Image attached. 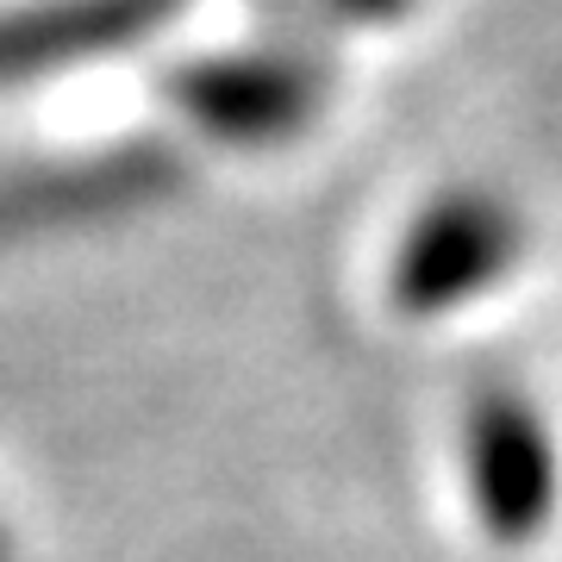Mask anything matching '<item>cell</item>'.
I'll return each instance as SVG.
<instances>
[{
    "label": "cell",
    "instance_id": "obj_1",
    "mask_svg": "<svg viewBox=\"0 0 562 562\" xmlns=\"http://www.w3.org/2000/svg\"><path fill=\"white\" fill-rule=\"evenodd\" d=\"M519 250H525V225L501 194L450 188L401 232L394 269H387V301L413 319L457 313L475 294H487L494 281L513 276Z\"/></svg>",
    "mask_w": 562,
    "mask_h": 562
},
{
    "label": "cell",
    "instance_id": "obj_2",
    "mask_svg": "<svg viewBox=\"0 0 562 562\" xmlns=\"http://www.w3.org/2000/svg\"><path fill=\"white\" fill-rule=\"evenodd\" d=\"M462 482H469V506L494 543H531L557 525L562 450L550 419L519 387L475 394L469 419H462Z\"/></svg>",
    "mask_w": 562,
    "mask_h": 562
},
{
    "label": "cell",
    "instance_id": "obj_3",
    "mask_svg": "<svg viewBox=\"0 0 562 562\" xmlns=\"http://www.w3.org/2000/svg\"><path fill=\"white\" fill-rule=\"evenodd\" d=\"M0 562H20L13 557V531H7V525H0Z\"/></svg>",
    "mask_w": 562,
    "mask_h": 562
}]
</instances>
